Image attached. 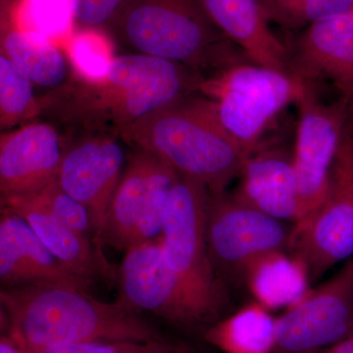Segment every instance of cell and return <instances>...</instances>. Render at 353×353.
<instances>
[{"label": "cell", "mask_w": 353, "mask_h": 353, "mask_svg": "<svg viewBox=\"0 0 353 353\" xmlns=\"http://www.w3.org/2000/svg\"><path fill=\"white\" fill-rule=\"evenodd\" d=\"M0 353H32L27 352V350H23L20 347L17 343H15L8 336V334H4L1 336L0 340Z\"/></svg>", "instance_id": "obj_30"}, {"label": "cell", "mask_w": 353, "mask_h": 353, "mask_svg": "<svg viewBox=\"0 0 353 353\" xmlns=\"http://www.w3.org/2000/svg\"><path fill=\"white\" fill-rule=\"evenodd\" d=\"M1 54L39 87L53 90L70 77L68 58L61 48L41 34L19 29L4 16H1Z\"/></svg>", "instance_id": "obj_21"}, {"label": "cell", "mask_w": 353, "mask_h": 353, "mask_svg": "<svg viewBox=\"0 0 353 353\" xmlns=\"http://www.w3.org/2000/svg\"><path fill=\"white\" fill-rule=\"evenodd\" d=\"M105 30L129 52L187 65L204 78L250 62L202 0H125Z\"/></svg>", "instance_id": "obj_4"}, {"label": "cell", "mask_w": 353, "mask_h": 353, "mask_svg": "<svg viewBox=\"0 0 353 353\" xmlns=\"http://www.w3.org/2000/svg\"><path fill=\"white\" fill-rule=\"evenodd\" d=\"M204 77L187 65L139 53L117 55L108 75L73 74L39 97V116L78 134L121 132L168 104L199 94Z\"/></svg>", "instance_id": "obj_1"}, {"label": "cell", "mask_w": 353, "mask_h": 353, "mask_svg": "<svg viewBox=\"0 0 353 353\" xmlns=\"http://www.w3.org/2000/svg\"><path fill=\"white\" fill-rule=\"evenodd\" d=\"M202 3L218 30L248 61L292 75L288 46L272 32L259 0H202Z\"/></svg>", "instance_id": "obj_17"}, {"label": "cell", "mask_w": 353, "mask_h": 353, "mask_svg": "<svg viewBox=\"0 0 353 353\" xmlns=\"http://www.w3.org/2000/svg\"><path fill=\"white\" fill-rule=\"evenodd\" d=\"M9 1V0H1V3H3V2Z\"/></svg>", "instance_id": "obj_32"}, {"label": "cell", "mask_w": 353, "mask_h": 353, "mask_svg": "<svg viewBox=\"0 0 353 353\" xmlns=\"http://www.w3.org/2000/svg\"><path fill=\"white\" fill-rule=\"evenodd\" d=\"M27 194H31L66 226L94 241V223L87 208L65 192L58 183L57 179L38 192Z\"/></svg>", "instance_id": "obj_27"}, {"label": "cell", "mask_w": 353, "mask_h": 353, "mask_svg": "<svg viewBox=\"0 0 353 353\" xmlns=\"http://www.w3.org/2000/svg\"><path fill=\"white\" fill-rule=\"evenodd\" d=\"M1 16L19 29L46 37L64 50L76 30L73 0H11Z\"/></svg>", "instance_id": "obj_23"}, {"label": "cell", "mask_w": 353, "mask_h": 353, "mask_svg": "<svg viewBox=\"0 0 353 353\" xmlns=\"http://www.w3.org/2000/svg\"><path fill=\"white\" fill-rule=\"evenodd\" d=\"M353 336V259L276 320V348L313 352Z\"/></svg>", "instance_id": "obj_10"}, {"label": "cell", "mask_w": 353, "mask_h": 353, "mask_svg": "<svg viewBox=\"0 0 353 353\" xmlns=\"http://www.w3.org/2000/svg\"><path fill=\"white\" fill-rule=\"evenodd\" d=\"M125 0H73L74 17L80 28L105 30Z\"/></svg>", "instance_id": "obj_29"}, {"label": "cell", "mask_w": 353, "mask_h": 353, "mask_svg": "<svg viewBox=\"0 0 353 353\" xmlns=\"http://www.w3.org/2000/svg\"><path fill=\"white\" fill-rule=\"evenodd\" d=\"M1 209L22 217L72 273L92 282L99 276L111 275V266L94 240L66 226L31 194L1 196Z\"/></svg>", "instance_id": "obj_18"}, {"label": "cell", "mask_w": 353, "mask_h": 353, "mask_svg": "<svg viewBox=\"0 0 353 353\" xmlns=\"http://www.w3.org/2000/svg\"><path fill=\"white\" fill-rule=\"evenodd\" d=\"M241 281L255 301L268 310L289 308L308 292L307 270L285 250L261 255L245 267Z\"/></svg>", "instance_id": "obj_20"}, {"label": "cell", "mask_w": 353, "mask_h": 353, "mask_svg": "<svg viewBox=\"0 0 353 353\" xmlns=\"http://www.w3.org/2000/svg\"><path fill=\"white\" fill-rule=\"evenodd\" d=\"M63 50L72 74L85 80L108 75L117 57L112 37L102 28H76Z\"/></svg>", "instance_id": "obj_24"}, {"label": "cell", "mask_w": 353, "mask_h": 353, "mask_svg": "<svg viewBox=\"0 0 353 353\" xmlns=\"http://www.w3.org/2000/svg\"><path fill=\"white\" fill-rule=\"evenodd\" d=\"M288 50L292 76L314 90L330 83L353 108V9L308 26Z\"/></svg>", "instance_id": "obj_13"}, {"label": "cell", "mask_w": 353, "mask_h": 353, "mask_svg": "<svg viewBox=\"0 0 353 353\" xmlns=\"http://www.w3.org/2000/svg\"><path fill=\"white\" fill-rule=\"evenodd\" d=\"M131 146L154 155L178 175L226 192L240 175L248 152L223 126L214 101L190 95L153 111L121 132Z\"/></svg>", "instance_id": "obj_3"}, {"label": "cell", "mask_w": 353, "mask_h": 353, "mask_svg": "<svg viewBox=\"0 0 353 353\" xmlns=\"http://www.w3.org/2000/svg\"><path fill=\"white\" fill-rule=\"evenodd\" d=\"M0 301L8 336L32 353L92 341H161L127 304L104 303L87 290L63 284L4 288Z\"/></svg>", "instance_id": "obj_2"}, {"label": "cell", "mask_w": 353, "mask_h": 353, "mask_svg": "<svg viewBox=\"0 0 353 353\" xmlns=\"http://www.w3.org/2000/svg\"><path fill=\"white\" fill-rule=\"evenodd\" d=\"M292 229L233 194L209 192L206 236L211 261L222 280H241L253 260L277 250L288 252Z\"/></svg>", "instance_id": "obj_8"}, {"label": "cell", "mask_w": 353, "mask_h": 353, "mask_svg": "<svg viewBox=\"0 0 353 353\" xmlns=\"http://www.w3.org/2000/svg\"><path fill=\"white\" fill-rule=\"evenodd\" d=\"M64 141L54 125L28 123L0 136V194L38 192L57 180Z\"/></svg>", "instance_id": "obj_14"}, {"label": "cell", "mask_w": 353, "mask_h": 353, "mask_svg": "<svg viewBox=\"0 0 353 353\" xmlns=\"http://www.w3.org/2000/svg\"><path fill=\"white\" fill-rule=\"evenodd\" d=\"M209 190L179 175L165 209V257L182 285L197 325L213 321L228 303L225 283L209 254L206 220Z\"/></svg>", "instance_id": "obj_5"}, {"label": "cell", "mask_w": 353, "mask_h": 353, "mask_svg": "<svg viewBox=\"0 0 353 353\" xmlns=\"http://www.w3.org/2000/svg\"><path fill=\"white\" fill-rule=\"evenodd\" d=\"M269 22L289 30L305 29L353 9V0H259Z\"/></svg>", "instance_id": "obj_26"}, {"label": "cell", "mask_w": 353, "mask_h": 353, "mask_svg": "<svg viewBox=\"0 0 353 353\" xmlns=\"http://www.w3.org/2000/svg\"><path fill=\"white\" fill-rule=\"evenodd\" d=\"M307 87L296 76L243 62L204 79L199 94L214 101L223 126L248 154Z\"/></svg>", "instance_id": "obj_6"}, {"label": "cell", "mask_w": 353, "mask_h": 353, "mask_svg": "<svg viewBox=\"0 0 353 353\" xmlns=\"http://www.w3.org/2000/svg\"><path fill=\"white\" fill-rule=\"evenodd\" d=\"M276 320L254 301L210 327L205 340L224 353H270L276 348Z\"/></svg>", "instance_id": "obj_22"}, {"label": "cell", "mask_w": 353, "mask_h": 353, "mask_svg": "<svg viewBox=\"0 0 353 353\" xmlns=\"http://www.w3.org/2000/svg\"><path fill=\"white\" fill-rule=\"evenodd\" d=\"M296 104L299 120L294 166L299 185V222L310 215L326 196L332 166L352 118L353 108L343 99L325 103L309 85Z\"/></svg>", "instance_id": "obj_9"}, {"label": "cell", "mask_w": 353, "mask_h": 353, "mask_svg": "<svg viewBox=\"0 0 353 353\" xmlns=\"http://www.w3.org/2000/svg\"><path fill=\"white\" fill-rule=\"evenodd\" d=\"M319 353H353V336L347 340L341 341L336 345L325 348Z\"/></svg>", "instance_id": "obj_31"}, {"label": "cell", "mask_w": 353, "mask_h": 353, "mask_svg": "<svg viewBox=\"0 0 353 353\" xmlns=\"http://www.w3.org/2000/svg\"><path fill=\"white\" fill-rule=\"evenodd\" d=\"M43 353H182L161 341H92L54 348Z\"/></svg>", "instance_id": "obj_28"}, {"label": "cell", "mask_w": 353, "mask_h": 353, "mask_svg": "<svg viewBox=\"0 0 353 353\" xmlns=\"http://www.w3.org/2000/svg\"><path fill=\"white\" fill-rule=\"evenodd\" d=\"M118 277L119 299L129 307L154 313L183 328L199 326L165 257L162 236L129 248Z\"/></svg>", "instance_id": "obj_12"}, {"label": "cell", "mask_w": 353, "mask_h": 353, "mask_svg": "<svg viewBox=\"0 0 353 353\" xmlns=\"http://www.w3.org/2000/svg\"><path fill=\"white\" fill-rule=\"evenodd\" d=\"M152 159V154L141 150H134L129 155L104 221L99 245L127 252L134 245L145 206Z\"/></svg>", "instance_id": "obj_19"}, {"label": "cell", "mask_w": 353, "mask_h": 353, "mask_svg": "<svg viewBox=\"0 0 353 353\" xmlns=\"http://www.w3.org/2000/svg\"><path fill=\"white\" fill-rule=\"evenodd\" d=\"M288 252L314 282L353 255V116L332 166L322 203L294 225Z\"/></svg>", "instance_id": "obj_7"}, {"label": "cell", "mask_w": 353, "mask_h": 353, "mask_svg": "<svg viewBox=\"0 0 353 353\" xmlns=\"http://www.w3.org/2000/svg\"><path fill=\"white\" fill-rule=\"evenodd\" d=\"M119 137L83 134L64 143L57 182L65 192L85 206L94 223L97 245L111 201L122 178L124 152Z\"/></svg>", "instance_id": "obj_11"}, {"label": "cell", "mask_w": 353, "mask_h": 353, "mask_svg": "<svg viewBox=\"0 0 353 353\" xmlns=\"http://www.w3.org/2000/svg\"><path fill=\"white\" fill-rule=\"evenodd\" d=\"M0 279L6 288L63 284L88 290L92 281L72 273L19 215L1 209Z\"/></svg>", "instance_id": "obj_16"}, {"label": "cell", "mask_w": 353, "mask_h": 353, "mask_svg": "<svg viewBox=\"0 0 353 353\" xmlns=\"http://www.w3.org/2000/svg\"><path fill=\"white\" fill-rule=\"evenodd\" d=\"M262 139L245 157L233 196L276 219L296 224L299 201L294 153Z\"/></svg>", "instance_id": "obj_15"}, {"label": "cell", "mask_w": 353, "mask_h": 353, "mask_svg": "<svg viewBox=\"0 0 353 353\" xmlns=\"http://www.w3.org/2000/svg\"><path fill=\"white\" fill-rule=\"evenodd\" d=\"M34 83L0 55V130L8 132L39 116Z\"/></svg>", "instance_id": "obj_25"}]
</instances>
